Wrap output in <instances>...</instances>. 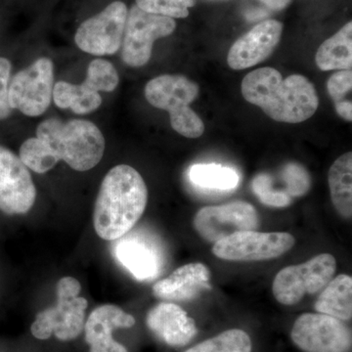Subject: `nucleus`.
Returning a JSON list of instances; mask_svg holds the SVG:
<instances>
[{
    "instance_id": "nucleus-20",
    "label": "nucleus",
    "mask_w": 352,
    "mask_h": 352,
    "mask_svg": "<svg viewBox=\"0 0 352 352\" xmlns=\"http://www.w3.org/2000/svg\"><path fill=\"white\" fill-rule=\"evenodd\" d=\"M321 71L351 69L352 23H346L337 34L324 41L315 56Z\"/></svg>"
},
{
    "instance_id": "nucleus-4",
    "label": "nucleus",
    "mask_w": 352,
    "mask_h": 352,
    "mask_svg": "<svg viewBox=\"0 0 352 352\" xmlns=\"http://www.w3.org/2000/svg\"><path fill=\"white\" fill-rule=\"evenodd\" d=\"M145 97L153 107L170 113L171 127L180 135L198 138L205 132L200 116L190 108L200 87L182 75H163L152 78L145 87Z\"/></svg>"
},
{
    "instance_id": "nucleus-8",
    "label": "nucleus",
    "mask_w": 352,
    "mask_h": 352,
    "mask_svg": "<svg viewBox=\"0 0 352 352\" xmlns=\"http://www.w3.org/2000/svg\"><path fill=\"white\" fill-rule=\"evenodd\" d=\"M176 29L175 19L155 15L131 7L122 38V58L124 64L133 68L145 66L152 56L155 41L170 36Z\"/></svg>"
},
{
    "instance_id": "nucleus-18",
    "label": "nucleus",
    "mask_w": 352,
    "mask_h": 352,
    "mask_svg": "<svg viewBox=\"0 0 352 352\" xmlns=\"http://www.w3.org/2000/svg\"><path fill=\"white\" fill-rule=\"evenodd\" d=\"M210 272L205 264L189 263L153 286V295L168 302H186L210 289Z\"/></svg>"
},
{
    "instance_id": "nucleus-14",
    "label": "nucleus",
    "mask_w": 352,
    "mask_h": 352,
    "mask_svg": "<svg viewBox=\"0 0 352 352\" xmlns=\"http://www.w3.org/2000/svg\"><path fill=\"white\" fill-rule=\"evenodd\" d=\"M283 29V24L276 20H266L254 25L231 46L227 56L229 67L239 71L265 61L276 50Z\"/></svg>"
},
{
    "instance_id": "nucleus-32",
    "label": "nucleus",
    "mask_w": 352,
    "mask_h": 352,
    "mask_svg": "<svg viewBox=\"0 0 352 352\" xmlns=\"http://www.w3.org/2000/svg\"><path fill=\"white\" fill-rule=\"evenodd\" d=\"M73 85L63 80L55 83L52 98L55 105L60 109H69L73 99Z\"/></svg>"
},
{
    "instance_id": "nucleus-27",
    "label": "nucleus",
    "mask_w": 352,
    "mask_h": 352,
    "mask_svg": "<svg viewBox=\"0 0 352 352\" xmlns=\"http://www.w3.org/2000/svg\"><path fill=\"white\" fill-rule=\"evenodd\" d=\"M141 10L171 19L188 17L189 9L195 6L197 0H135Z\"/></svg>"
},
{
    "instance_id": "nucleus-30",
    "label": "nucleus",
    "mask_w": 352,
    "mask_h": 352,
    "mask_svg": "<svg viewBox=\"0 0 352 352\" xmlns=\"http://www.w3.org/2000/svg\"><path fill=\"white\" fill-rule=\"evenodd\" d=\"M73 99L71 109L76 115H87L96 111L102 104V97L99 92H92L85 89L82 85H73Z\"/></svg>"
},
{
    "instance_id": "nucleus-24",
    "label": "nucleus",
    "mask_w": 352,
    "mask_h": 352,
    "mask_svg": "<svg viewBox=\"0 0 352 352\" xmlns=\"http://www.w3.org/2000/svg\"><path fill=\"white\" fill-rule=\"evenodd\" d=\"M249 335L240 329H232L204 340L185 352H252Z\"/></svg>"
},
{
    "instance_id": "nucleus-9",
    "label": "nucleus",
    "mask_w": 352,
    "mask_h": 352,
    "mask_svg": "<svg viewBox=\"0 0 352 352\" xmlns=\"http://www.w3.org/2000/svg\"><path fill=\"white\" fill-rule=\"evenodd\" d=\"M127 7L113 1L103 11L78 27L75 34L76 46L83 52L96 56L113 55L122 46L127 19Z\"/></svg>"
},
{
    "instance_id": "nucleus-23",
    "label": "nucleus",
    "mask_w": 352,
    "mask_h": 352,
    "mask_svg": "<svg viewBox=\"0 0 352 352\" xmlns=\"http://www.w3.org/2000/svg\"><path fill=\"white\" fill-rule=\"evenodd\" d=\"M19 157L29 170L36 173H47L59 162L50 146L38 138H29L23 143Z\"/></svg>"
},
{
    "instance_id": "nucleus-1",
    "label": "nucleus",
    "mask_w": 352,
    "mask_h": 352,
    "mask_svg": "<svg viewBox=\"0 0 352 352\" xmlns=\"http://www.w3.org/2000/svg\"><path fill=\"white\" fill-rule=\"evenodd\" d=\"M245 100L258 106L270 119L286 124L305 122L316 113L318 95L314 83L302 75L283 78L278 69H254L243 80Z\"/></svg>"
},
{
    "instance_id": "nucleus-6",
    "label": "nucleus",
    "mask_w": 352,
    "mask_h": 352,
    "mask_svg": "<svg viewBox=\"0 0 352 352\" xmlns=\"http://www.w3.org/2000/svg\"><path fill=\"white\" fill-rule=\"evenodd\" d=\"M337 268L336 258L330 254H321L307 263L289 265L277 273L272 292L277 302L295 305L307 294H316L333 279Z\"/></svg>"
},
{
    "instance_id": "nucleus-2",
    "label": "nucleus",
    "mask_w": 352,
    "mask_h": 352,
    "mask_svg": "<svg viewBox=\"0 0 352 352\" xmlns=\"http://www.w3.org/2000/svg\"><path fill=\"white\" fill-rule=\"evenodd\" d=\"M148 189L138 170L119 164L109 171L95 201V232L106 241H116L135 226L144 214Z\"/></svg>"
},
{
    "instance_id": "nucleus-10",
    "label": "nucleus",
    "mask_w": 352,
    "mask_h": 352,
    "mask_svg": "<svg viewBox=\"0 0 352 352\" xmlns=\"http://www.w3.org/2000/svg\"><path fill=\"white\" fill-rule=\"evenodd\" d=\"M295 243L289 233L242 231L214 243L212 254L229 261H270L283 256Z\"/></svg>"
},
{
    "instance_id": "nucleus-11",
    "label": "nucleus",
    "mask_w": 352,
    "mask_h": 352,
    "mask_svg": "<svg viewBox=\"0 0 352 352\" xmlns=\"http://www.w3.org/2000/svg\"><path fill=\"white\" fill-rule=\"evenodd\" d=\"M291 338L305 352H349L352 346L351 331L339 319L322 314L300 315Z\"/></svg>"
},
{
    "instance_id": "nucleus-15",
    "label": "nucleus",
    "mask_w": 352,
    "mask_h": 352,
    "mask_svg": "<svg viewBox=\"0 0 352 352\" xmlns=\"http://www.w3.org/2000/svg\"><path fill=\"white\" fill-rule=\"evenodd\" d=\"M134 325L135 318L117 305H104L95 308L83 329L89 352H129L113 340V332L116 329L131 328Z\"/></svg>"
},
{
    "instance_id": "nucleus-19",
    "label": "nucleus",
    "mask_w": 352,
    "mask_h": 352,
    "mask_svg": "<svg viewBox=\"0 0 352 352\" xmlns=\"http://www.w3.org/2000/svg\"><path fill=\"white\" fill-rule=\"evenodd\" d=\"M315 310L319 314L329 315L340 321L351 320L352 317V278L340 274L331 280L318 300Z\"/></svg>"
},
{
    "instance_id": "nucleus-3",
    "label": "nucleus",
    "mask_w": 352,
    "mask_h": 352,
    "mask_svg": "<svg viewBox=\"0 0 352 352\" xmlns=\"http://www.w3.org/2000/svg\"><path fill=\"white\" fill-rule=\"evenodd\" d=\"M36 138L50 146L59 161L78 171L94 168L105 152V138L100 129L87 120L62 122L51 118L39 124Z\"/></svg>"
},
{
    "instance_id": "nucleus-33",
    "label": "nucleus",
    "mask_w": 352,
    "mask_h": 352,
    "mask_svg": "<svg viewBox=\"0 0 352 352\" xmlns=\"http://www.w3.org/2000/svg\"><path fill=\"white\" fill-rule=\"evenodd\" d=\"M264 6L272 11H281L291 3L292 0H259Z\"/></svg>"
},
{
    "instance_id": "nucleus-12",
    "label": "nucleus",
    "mask_w": 352,
    "mask_h": 352,
    "mask_svg": "<svg viewBox=\"0 0 352 352\" xmlns=\"http://www.w3.org/2000/svg\"><path fill=\"white\" fill-rule=\"evenodd\" d=\"M258 222L254 206L238 201L201 208L194 217L193 226L204 240L217 243L234 233L254 230Z\"/></svg>"
},
{
    "instance_id": "nucleus-28",
    "label": "nucleus",
    "mask_w": 352,
    "mask_h": 352,
    "mask_svg": "<svg viewBox=\"0 0 352 352\" xmlns=\"http://www.w3.org/2000/svg\"><path fill=\"white\" fill-rule=\"evenodd\" d=\"M284 193L289 198L305 196L311 186V178L305 166L298 163L285 164L280 170Z\"/></svg>"
},
{
    "instance_id": "nucleus-13",
    "label": "nucleus",
    "mask_w": 352,
    "mask_h": 352,
    "mask_svg": "<svg viewBox=\"0 0 352 352\" xmlns=\"http://www.w3.org/2000/svg\"><path fill=\"white\" fill-rule=\"evenodd\" d=\"M36 198L29 168L17 155L0 146V210L9 215L27 214Z\"/></svg>"
},
{
    "instance_id": "nucleus-16",
    "label": "nucleus",
    "mask_w": 352,
    "mask_h": 352,
    "mask_svg": "<svg viewBox=\"0 0 352 352\" xmlns=\"http://www.w3.org/2000/svg\"><path fill=\"white\" fill-rule=\"evenodd\" d=\"M118 240L113 245V256L132 276L139 281H149L160 274L162 258L156 245L135 233Z\"/></svg>"
},
{
    "instance_id": "nucleus-17",
    "label": "nucleus",
    "mask_w": 352,
    "mask_h": 352,
    "mask_svg": "<svg viewBox=\"0 0 352 352\" xmlns=\"http://www.w3.org/2000/svg\"><path fill=\"white\" fill-rule=\"evenodd\" d=\"M146 324L156 337L173 347L186 346L198 333L194 319L175 303L162 302L153 307Z\"/></svg>"
},
{
    "instance_id": "nucleus-29",
    "label": "nucleus",
    "mask_w": 352,
    "mask_h": 352,
    "mask_svg": "<svg viewBox=\"0 0 352 352\" xmlns=\"http://www.w3.org/2000/svg\"><path fill=\"white\" fill-rule=\"evenodd\" d=\"M252 191L263 205L273 208H286L292 205L293 199L278 192L271 185L270 175L259 173L252 180Z\"/></svg>"
},
{
    "instance_id": "nucleus-22",
    "label": "nucleus",
    "mask_w": 352,
    "mask_h": 352,
    "mask_svg": "<svg viewBox=\"0 0 352 352\" xmlns=\"http://www.w3.org/2000/svg\"><path fill=\"white\" fill-rule=\"evenodd\" d=\"M189 178L201 188L230 191L239 185L237 171L217 164H197L189 170Z\"/></svg>"
},
{
    "instance_id": "nucleus-5",
    "label": "nucleus",
    "mask_w": 352,
    "mask_h": 352,
    "mask_svg": "<svg viewBox=\"0 0 352 352\" xmlns=\"http://www.w3.org/2000/svg\"><path fill=\"white\" fill-rule=\"evenodd\" d=\"M82 286L74 277H64L58 281L57 303L36 315L31 326L36 339L45 340L54 336L61 342L76 340L85 329L87 300L80 296Z\"/></svg>"
},
{
    "instance_id": "nucleus-21",
    "label": "nucleus",
    "mask_w": 352,
    "mask_h": 352,
    "mask_svg": "<svg viewBox=\"0 0 352 352\" xmlns=\"http://www.w3.org/2000/svg\"><path fill=\"white\" fill-rule=\"evenodd\" d=\"M329 187L333 207L346 219L352 217V153L336 160L328 175Z\"/></svg>"
},
{
    "instance_id": "nucleus-31",
    "label": "nucleus",
    "mask_w": 352,
    "mask_h": 352,
    "mask_svg": "<svg viewBox=\"0 0 352 352\" xmlns=\"http://www.w3.org/2000/svg\"><path fill=\"white\" fill-rule=\"evenodd\" d=\"M11 69V62L7 58L0 57V120L7 119L13 111L9 103Z\"/></svg>"
},
{
    "instance_id": "nucleus-25",
    "label": "nucleus",
    "mask_w": 352,
    "mask_h": 352,
    "mask_svg": "<svg viewBox=\"0 0 352 352\" xmlns=\"http://www.w3.org/2000/svg\"><path fill=\"white\" fill-rule=\"evenodd\" d=\"M329 94L335 103L336 111L342 119L352 120V71L342 69L333 74L327 82Z\"/></svg>"
},
{
    "instance_id": "nucleus-26",
    "label": "nucleus",
    "mask_w": 352,
    "mask_h": 352,
    "mask_svg": "<svg viewBox=\"0 0 352 352\" xmlns=\"http://www.w3.org/2000/svg\"><path fill=\"white\" fill-rule=\"evenodd\" d=\"M120 78L112 63L103 59H95L87 68L82 87L92 92H112L119 85Z\"/></svg>"
},
{
    "instance_id": "nucleus-7",
    "label": "nucleus",
    "mask_w": 352,
    "mask_h": 352,
    "mask_svg": "<svg viewBox=\"0 0 352 352\" xmlns=\"http://www.w3.org/2000/svg\"><path fill=\"white\" fill-rule=\"evenodd\" d=\"M54 87V66L50 58L36 60L18 72L9 83V103L28 117L43 115L51 103Z\"/></svg>"
}]
</instances>
